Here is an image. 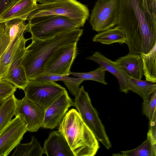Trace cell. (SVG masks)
Instances as JSON below:
<instances>
[{"label": "cell", "mask_w": 156, "mask_h": 156, "mask_svg": "<svg viewBox=\"0 0 156 156\" xmlns=\"http://www.w3.org/2000/svg\"><path fill=\"white\" fill-rule=\"evenodd\" d=\"M14 85L4 80H0V100L6 99L14 94L16 90Z\"/></svg>", "instance_id": "cell-29"}, {"label": "cell", "mask_w": 156, "mask_h": 156, "mask_svg": "<svg viewBox=\"0 0 156 156\" xmlns=\"http://www.w3.org/2000/svg\"><path fill=\"white\" fill-rule=\"evenodd\" d=\"M83 32V29L77 28L45 39L30 37L32 42L26 47L22 62L28 80L43 73L44 64L54 51L62 46L77 42Z\"/></svg>", "instance_id": "cell-2"}, {"label": "cell", "mask_w": 156, "mask_h": 156, "mask_svg": "<svg viewBox=\"0 0 156 156\" xmlns=\"http://www.w3.org/2000/svg\"><path fill=\"white\" fill-rule=\"evenodd\" d=\"M5 99L0 100V109L3 105Z\"/></svg>", "instance_id": "cell-32"}, {"label": "cell", "mask_w": 156, "mask_h": 156, "mask_svg": "<svg viewBox=\"0 0 156 156\" xmlns=\"http://www.w3.org/2000/svg\"><path fill=\"white\" fill-rule=\"evenodd\" d=\"M16 99L14 94L5 99L0 109V134L15 115Z\"/></svg>", "instance_id": "cell-24"}, {"label": "cell", "mask_w": 156, "mask_h": 156, "mask_svg": "<svg viewBox=\"0 0 156 156\" xmlns=\"http://www.w3.org/2000/svg\"><path fill=\"white\" fill-rule=\"evenodd\" d=\"M43 148L44 154L48 156H74L65 138L58 130L49 133Z\"/></svg>", "instance_id": "cell-15"}, {"label": "cell", "mask_w": 156, "mask_h": 156, "mask_svg": "<svg viewBox=\"0 0 156 156\" xmlns=\"http://www.w3.org/2000/svg\"><path fill=\"white\" fill-rule=\"evenodd\" d=\"M69 90L70 93L75 96L78 93L80 84L84 80L78 77H70L63 75L62 80Z\"/></svg>", "instance_id": "cell-27"}, {"label": "cell", "mask_w": 156, "mask_h": 156, "mask_svg": "<svg viewBox=\"0 0 156 156\" xmlns=\"http://www.w3.org/2000/svg\"><path fill=\"white\" fill-rule=\"evenodd\" d=\"M128 84L129 90L137 94L143 100H149L151 95L156 91V84L146 80H143L130 77Z\"/></svg>", "instance_id": "cell-22"}, {"label": "cell", "mask_w": 156, "mask_h": 156, "mask_svg": "<svg viewBox=\"0 0 156 156\" xmlns=\"http://www.w3.org/2000/svg\"><path fill=\"white\" fill-rule=\"evenodd\" d=\"M36 0H20L0 16V23L16 19L27 20L30 13L35 8Z\"/></svg>", "instance_id": "cell-16"}, {"label": "cell", "mask_w": 156, "mask_h": 156, "mask_svg": "<svg viewBox=\"0 0 156 156\" xmlns=\"http://www.w3.org/2000/svg\"><path fill=\"white\" fill-rule=\"evenodd\" d=\"M142 112L149 121L156 117V91L151 95L149 100H143Z\"/></svg>", "instance_id": "cell-26"}, {"label": "cell", "mask_w": 156, "mask_h": 156, "mask_svg": "<svg viewBox=\"0 0 156 156\" xmlns=\"http://www.w3.org/2000/svg\"><path fill=\"white\" fill-rule=\"evenodd\" d=\"M25 33H21L12 40L0 58V77L2 80L6 75L12 59L16 52Z\"/></svg>", "instance_id": "cell-19"}, {"label": "cell", "mask_w": 156, "mask_h": 156, "mask_svg": "<svg viewBox=\"0 0 156 156\" xmlns=\"http://www.w3.org/2000/svg\"><path fill=\"white\" fill-rule=\"evenodd\" d=\"M61 0H36L40 4H45Z\"/></svg>", "instance_id": "cell-31"}, {"label": "cell", "mask_w": 156, "mask_h": 156, "mask_svg": "<svg viewBox=\"0 0 156 156\" xmlns=\"http://www.w3.org/2000/svg\"><path fill=\"white\" fill-rule=\"evenodd\" d=\"M27 20L28 32L31 34V38L40 40L48 39L59 33L81 27L74 20L59 15L38 17Z\"/></svg>", "instance_id": "cell-5"}, {"label": "cell", "mask_w": 156, "mask_h": 156, "mask_svg": "<svg viewBox=\"0 0 156 156\" xmlns=\"http://www.w3.org/2000/svg\"><path fill=\"white\" fill-rule=\"evenodd\" d=\"M57 15L69 17L83 27L89 16L87 7L76 0H61L45 4H37L27 20L33 18Z\"/></svg>", "instance_id": "cell-4"}, {"label": "cell", "mask_w": 156, "mask_h": 156, "mask_svg": "<svg viewBox=\"0 0 156 156\" xmlns=\"http://www.w3.org/2000/svg\"><path fill=\"white\" fill-rule=\"evenodd\" d=\"M142 60L143 74L146 80L156 82V44L148 53L140 54Z\"/></svg>", "instance_id": "cell-21"}, {"label": "cell", "mask_w": 156, "mask_h": 156, "mask_svg": "<svg viewBox=\"0 0 156 156\" xmlns=\"http://www.w3.org/2000/svg\"><path fill=\"white\" fill-rule=\"evenodd\" d=\"M113 156H156V135L149 129L146 139L139 146L131 150L113 154Z\"/></svg>", "instance_id": "cell-18"}, {"label": "cell", "mask_w": 156, "mask_h": 156, "mask_svg": "<svg viewBox=\"0 0 156 156\" xmlns=\"http://www.w3.org/2000/svg\"><path fill=\"white\" fill-rule=\"evenodd\" d=\"M92 40L94 42L107 45L116 43L122 44L126 42V37L123 31L117 25L95 35Z\"/></svg>", "instance_id": "cell-20"}, {"label": "cell", "mask_w": 156, "mask_h": 156, "mask_svg": "<svg viewBox=\"0 0 156 156\" xmlns=\"http://www.w3.org/2000/svg\"><path fill=\"white\" fill-rule=\"evenodd\" d=\"M30 39V38L26 39L24 37H23L6 75L2 79L11 83L16 88L23 90L28 84L29 80L22 62L26 50V44Z\"/></svg>", "instance_id": "cell-13"}, {"label": "cell", "mask_w": 156, "mask_h": 156, "mask_svg": "<svg viewBox=\"0 0 156 156\" xmlns=\"http://www.w3.org/2000/svg\"><path fill=\"white\" fill-rule=\"evenodd\" d=\"M9 40L8 31L4 23H0V58L8 47Z\"/></svg>", "instance_id": "cell-28"}, {"label": "cell", "mask_w": 156, "mask_h": 156, "mask_svg": "<svg viewBox=\"0 0 156 156\" xmlns=\"http://www.w3.org/2000/svg\"><path fill=\"white\" fill-rule=\"evenodd\" d=\"M20 0H0V16Z\"/></svg>", "instance_id": "cell-30"}, {"label": "cell", "mask_w": 156, "mask_h": 156, "mask_svg": "<svg viewBox=\"0 0 156 156\" xmlns=\"http://www.w3.org/2000/svg\"><path fill=\"white\" fill-rule=\"evenodd\" d=\"M16 147L12 156H41L44 154L43 148L34 136L30 142L20 143Z\"/></svg>", "instance_id": "cell-23"}, {"label": "cell", "mask_w": 156, "mask_h": 156, "mask_svg": "<svg viewBox=\"0 0 156 156\" xmlns=\"http://www.w3.org/2000/svg\"><path fill=\"white\" fill-rule=\"evenodd\" d=\"M105 71L101 67L95 70L86 73H76L70 72L69 75H72L85 80H91L96 81L104 84L108 83L105 80Z\"/></svg>", "instance_id": "cell-25"}, {"label": "cell", "mask_w": 156, "mask_h": 156, "mask_svg": "<svg viewBox=\"0 0 156 156\" xmlns=\"http://www.w3.org/2000/svg\"><path fill=\"white\" fill-rule=\"evenodd\" d=\"M27 131L26 125L18 116H15L0 134V156H8Z\"/></svg>", "instance_id": "cell-11"}, {"label": "cell", "mask_w": 156, "mask_h": 156, "mask_svg": "<svg viewBox=\"0 0 156 156\" xmlns=\"http://www.w3.org/2000/svg\"><path fill=\"white\" fill-rule=\"evenodd\" d=\"M119 0H98L90 15V23L92 29L101 32L118 25Z\"/></svg>", "instance_id": "cell-7"}, {"label": "cell", "mask_w": 156, "mask_h": 156, "mask_svg": "<svg viewBox=\"0 0 156 156\" xmlns=\"http://www.w3.org/2000/svg\"><path fill=\"white\" fill-rule=\"evenodd\" d=\"M115 62L124 69L130 77L138 80L142 79L143 73L140 54L128 53L118 58Z\"/></svg>", "instance_id": "cell-17"}, {"label": "cell", "mask_w": 156, "mask_h": 156, "mask_svg": "<svg viewBox=\"0 0 156 156\" xmlns=\"http://www.w3.org/2000/svg\"><path fill=\"white\" fill-rule=\"evenodd\" d=\"M65 90L54 81L30 80L23 90L25 97L45 110Z\"/></svg>", "instance_id": "cell-8"}, {"label": "cell", "mask_w": 156, "mask_h": 156, "mask_svg": "<svg viewBox=\"0 0 156 156\" xmlns=\"http://www.w3.org/2000/svg\"><path fill=\"white\" fill-rule=\"evenodd\" d=\"M77 43L62 46L55 51L45 62L44 73L69 76L70 68L77 54Z\"/></svg>", "instance_id": "cell-9"}, {"label": "cell", "mask_w": 156, "mask_h": 156, "mask_svg": "<svg viewBox=\"0 0 156 156\" xmlns=\"http://www.w3.org/2000/svg\"><path fill=\"white\" fill-rule=\"evenodd\" d=\"M45 110L25 96L22 99L16 98L15 115L26 125L27 131L37 132L41 127Z\"/></svg>", "instance_id": "cell-10"}, {"label": "cell", "mask_w": 156, "mask_h": 156, "mask_svg": "<svg viewBox=\"0 0 156 156\" xmlns=\"http://www.w3.org/2000/svg\"><path fill=\"white\" fill-rule=\"evenodd\" d=\"M86 59L94 61L105 71H108L114 76L118 81L120 91L127 93L129 90L128 82L130 76L124 69L115 62L108 59L98 51L94 52Z\"/></svg>", "instance_id": "cell-14"}, {"label": "cell", "mask_w": 156, "mask_h": 156, "mask_svg": "<svg viewBox=\"0 0 156 156\" xmlns=\"http://www.w3.org/2000/svg\"><path fill=\"white\" fill-rule=\"evenodd\" d=\"M74 106L83 120L98 140L107 150L112 145L106 133L105 126L96 109L93 106L88 93L83 86L75 96Z\"/></svg>", "instance_id": "cell-6"}, {"label": "cell", "mask_w": 156, "mask_h": 156, "mask_svg": "<svg viewBox=\"0 0 156 156\" xmlns=\"http://www.w3.org/2000/svg\"><path fill=\"white\" fill-rule=\"evenodd\" d=\"M117 26L129 53H147L156 44V0H119Z\"/></svg>", "instance_id": "cell-1"}, {"label": "cell", "mask_w": 156, "mask_h": 156, "mask_svg": "<svg viewBox=\"0 0 156 156\" xmlns=\"http://www.w3.org/2000/svg\"><path fill=\"white\" fill-rule=\"evenodd\" d=\"M72 106H74V102L65 90L45 109L41 127L52 129L59 126Z\"/></svg>", "instance_id": "cell-12"}, {"label": "cell", "mask_w": 156, "mask_h": 156, "mask_svg": "<svg viewBox=\"0 0 156 156\" xmlns=\"http://www.w3.org/2000/svg\"><path fill=\"white\" fill-rule=\"evenodd\" d=\"M58 130L74 156H94L100 148L98 140L75 109L66 113Z\"/></svg>", "instance_id": "cell-3"}]
</instances>
